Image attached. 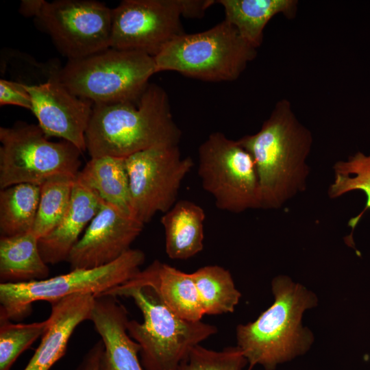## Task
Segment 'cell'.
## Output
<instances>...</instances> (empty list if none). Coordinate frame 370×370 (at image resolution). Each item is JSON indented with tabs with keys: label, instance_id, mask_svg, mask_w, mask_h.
Returning <instances> with one entry per match:
<instances>
[{
	"label": "cell",
	"instance_id": "obj_26",
	"mask_svg": "<svg viewBox=\"0 0 370 370\" xmlns=\"http://www.w3.org/2000/svg\"><path fill=\"white\" fill-rule=\"evenodd\" d=\"M332 169L334 180L328 190L330 198H338L353 190H361L367 197L362 210L348 221L352 233L365 213L370 210V154L358 151L347 160L336 162Z\"/></svg>",
	"mask_w": 370,
	"mask_h": 370
},
{
	"label": "cell",
	"instance_id": "obj_11",
	"mask_svg": "<svg viewBox=\"0 0 370 370\" xmlns=\"http://www.w3.org/2000/svg\"><path fill=\"white\" fill-rule=\"evenodd\" d=\"M125 159L132 214L143 224L176 203L181 184L193 166L178 145L149 148Z\"/></svg>",
	"mask_w": 370,
	"mask_h": 370
},
{
	"label": "cell",
	"instance_id": "obj_24",
	"mask_svg": "<svg viewBox=\"0 0 370 370\" xmlns=\"http://www.w3.org/2000/svg\"><path fill=\"white\" fill-rule=\"evenodd\" d=\"M191 275L200 299L204 314L231 313L241 297L230 272L219 265H208L197 269Z\"/></svg>",
	"mask_w": 370,
	"mask_h": 370
},
{
	"label": "cell",
	"instance_id": "obj_17",
	"mask_svg": "<svg viewBox=\"0 0 370 370\" xmlns=\"http://www.w3.org/2000/svg\"><path fill=\"white\" fill-rule=\"evenodd\" d=\"M94 301L93 295L78 293L51 303L47 329L23 370H49L62 358L76 328L90 320Z\"/></svg>",
	"mask_w": 370,
	"mask_h": 370
},
{
	"label": "cell",
	"instance_id": "obj_27",
	"mask_svg": "<svg viewBox=\"0 0 370 370\" xmlns=\"http://www.w3.org/2000/svg\"><path fill=\"white\" fill-rule=\"evenodd\" d=\"M48 319L32 323L0 321V370H10L17 358L42 336Z\"/></svg>",
	"mask_w": 370,
	"mask_h": 370
},
{
	"label": "cell",
	"instance_id": "obj_29",
	"mask_svg": "<svg viewBox=\"0 0 370 370\" xmlns=\"http://www.w3.org/2000/svg\"><path fill=\"white\" fill-rule=\"evenodd\" d=\"M0 105H14L32 111V97L25 84L0 80Z\"/></svg>",
	"mask_w": 370,
	"mask_h": 370
},
{
	"label": "cell",
	"instance_id": "obj_30",
	"mask_svg": "<svg viewBox=\"0 0 370 370\" xmlns=\"http://www.w3.org/2000/svg\"><path fill=\"white\" fill-rule=\"evenodd\" d=\"M103 351V344L100 340L86 353L77 370H100V360Z\"/></svg>",
	"mask_w": 370,
	"mask_h": 370
},
{
	"label": "cell",
	"instance_id": "obj_6",
	"mask_svg": "<svg viewBox=\"0 0 370 370\" xmlns=\"http://www.w3.org/2000/svg\"><path fill=\"white\" fill-rule=\"evenodd\" d=\"M225 19L196 34H183L154 58L157 72L173 71L210 82L236 80L257 54Z\"/></svg>",
	"mask_w": 370,
	"mask_h": 370
},
{
	"label": "cell",
	"instance_id": "obj_20",
	"mask_svg": "<svg viewBox=\"0 0 370 370\" xmlns=\"http://www.w3.org/2000/svg\"><path fill=\"white\" fill-rule=\"evenodd\" d=\"M216 3L223 7L225 20L256 49L262 42L264 29L269 21L279 14L293 18L298 4L295 0H219Z\"/></svg>",
	"mask_w": 370,
	"mask_h": 370
},
{
	"label": "cell",
	"instance_id": "obj_21",
	"mask_svg": "<svg viewBox=\"0 0 370 370\" xmlns=\"http://www.w3.org/2000/svg\"><path fill=\"white\" fill-rule=\"evenodd\" d=\"M38 241L32 231L1 236V283L31 282L48 278L49 269L41 256Z\"/></svg>",
	"mask_w": 370,
	"mask_h": 370
},
{
	"label": "cell",
	"instance_id": "obj_4",
	"mask_svg": "<svg viewBox=\"0 0 370 370\" xmlns=\"http://www.w3.org/2000/svg\"><path fill=\"white\" fill-rule=\"evenodd\" d=\"M104 294L131 297L141 311L143 321L129 320L127 332L140 345L139 358L145 370H175L193 347L218 331L201 320L179 317L149 287Z\"/></svg>",
	"mask_w": 370,
	"mask_h": 370
},
{
	"label": "cell",
	"instance_id": "obj_14",
	"mask_svg": "<svg viewBox=\"0 0 370 370\" xmlns=\"http://www.w3.org/2000/svg\"><path fill=\"white\" fill-rule=\"evenodd\" d=\"M25 86L32 97V112L45 135L60 138L82 152L86 151L85 134L94 103L69 90L56 71L45 82Z\"/></svg>",
	"mask_w": 370,
	"mask_h": 370
},
{
	"label": "cell",
	"instance_id": "obj_5",
	"mask_svg": "<svg viewBox=\"0 0 370 370\" xmlns=\"http://www.w3.org/2000/svg\"><path fill=\"white\" fill-rule=\"evenodd\" d=\"M156 73L153 57L112 47L81 59L68 60L56 71L58 79L69 90L94 104L136 100Z\"/></svg>",
	"mask_w": 370,
	"mask_h": 370
},
{
	"label": "cell",
	"instance_id": "obj_25",
	"mask_svg": "<svg viewBox=\"0 0 370 370\" xmlns=\"http://www.w3.org/2000/svg\"><path fill=\"white\" fill-rule=\"evenodd\" d=\"M75 180L71 177L56 176L40 185L39 204L32 230L39 239L51 232L65 215Z\"/></svg>",
	"mask_w": 370,
	"mask_h": 370
},
{
	"label": "cell",
	"instance_id": "obj_18",
	"mask_svg": "<svg viewBox=\"0 0 370 370\" xmlns=\"http://www.w3.org/2000/svg\"><path fill=\"white\" fill-rule=\"evenodd\" d=\"M103 202L95 192L75 180L67 212L59 224L38 241L41 256L47 264L66 261L80 234Z\"/></svg>",
	"mask_w": 370,
	"mask_h": 370
},
{
	"label": "cell",
	"instance_id": "obj_28",
	"mask_svg": "<svg viewBox=\"0 0 370 370\" xmlns=\"http://www.w3.org/2000/svg\"><path fill=\"white\" fill-rule=\"evenodd\" d=\"M248 362L237 347L214 351L197 345L175 370H245ZM248 367L246 370H252Z\"/></svg>",
	"mask_w": 370,
	"mask_h": 370
},
{
	"label": "cell",
	"instance_id": "obj_16",
	"mask_svg": "<svg viewBox=\"0 0 370 370\" xmlns=\"http://www.w3.org/2000/svg\"><path fill=\"white\" fill-rule=\"evenodd\" d=\"M142 287L151 288L172 312L183 319L201 321L204 315L191 273L158 260L105 293Z\"/></svg>",
	"mask_w": 370,
	"mask_h": 370
},
{
	"label": "cell",
	"instance_id": "obj_1",
	"mask_svg": "<svg viewBox=\"0 0 370 370\" xmlns=\"http://www.w3.org/2000/svg\"><path fill=\"white\" fill-rule=\"evenodd\" d=\"M238 140L255 162L261 208L278 209L306 189L312 134L297 119L290 101H278L258 132Z\"/></svg>",
	"mask_w": 370,
	"mask_h": 370
},
{
	"label": "cell",
	"instance_id": "obj_15",
	"mask_svg": "<svg viewBox=\"0 0 370 370\" xmlns=\"http://www.w3.org/2000/svg\"><path fill=\"white\" fill-rule=\"evenodd\" d=\"M90 320L103 344L100 370H145L140 345L127 332V311L117 297L95 296Z\"/></svg>",
	"mask_w": 370,
	"mask_h": 370
},
{
	"label": "cell",
	"instance_id": "obj_9",
	"mask_svg": "<svg viewBox=\"0 0 370 370\" xmlns=\"http://www.w3.org/2000/svg\"><path fill=\"white\" fill-rule=\"evenodd\" d=\"M112 10L92 0H25L20 11L34 16L69 60L110 47Z\"/></svg>",
	"mask_w": 370,
	"mask_h": 370
},
{
	"label": "cell",
	"instance_id": "obj_2",
	"mask_svg": "<svg viewBox=\"0 0 370 370\" xmlns=\"http://www.w3.org/2000/svg\"><path fill=\"white\" fill-rule=\"evenodd\" d=\"M181 135L166 92L149 83L136 100L94 104L86 149L90 158H125L149 148L178 145Z\"/></svg>",
	"mask_w": 370,
	"mask_h": 370
},
{
	"label": "cell",
	"instance_id": "obj_3",
	"mask_svg": "<svg viewBox=\"0 0 370 370\" xmlns=\"http://www.w3.org/2000/svg\"><path fill=\"white\" fill-rule=\"evenodd\" d=\"M271 291L273 304L255 321L236 329V346L249 367L264 370H275L310 350L314 337L302 319L319 301L314 293L284 275L273 278Z\"/></svg>",
	"mask_w": 370,
	"mask_h": 370
},
{
	"label": "cell",
	"instance_id": "obj_13",
	"mask_svg": "<svg viewBox=\"0 0 370 370\" xmlns=\"http://www.w3.org/2000/svg\"><path fill=\"white\" fill-rule=\"evenodd\" d=\"M143 226L132 215L104 201L68 256L71 270L95 268L116 260L131 249Z\"/></svg>",
	"mask_w": 370,
	"mask_h": 370
},
{
	"label": "cell",
	"instance_id": "obj_12",
	"mask_svg": "<svg viewBox=\"0 0 370 370\" xmlns=\"http://www.w3.org/2000/svg\"><path fill=\"white\" fill-rule=\"evenodd\" d=\"M181 0H124L112 10L110 47L157 56L184 34Z\"/></svg>",
	"mask_w": 370,
	"mask_h": 370
},
{
	"label": "cell",
	"instance_id": "obj_8",
	"mask_svg": "<svg viewBox=\"0 0 370 370\" xmlns=\"http://www.w3.org/2000/svg\"><path fill=\"white\" fill-rule=\"evenodd\" d=\"M38 125L18 122L0 127V188L41 185L56 176L76 178L82 151L72 143L52 142Z\"/></svg>",
	"mask_w": 370,
	"mask_h": 370
},
{
	"label": "cell",
	"instance_id": "obj_7",
	"mask_svg": "<svg viewBox=\"0 0 370 370\" xmlns=\"http://www.w3.org/2000/svg\"><path fill=\"white\" fill-rule=\"evenodd\" d=\"M145 255L130 249L116 260L90 269L70 272L42 280L0 284V321H20L30 314L38 301L50 303L78 293L95 297L127 282L144 263Z\"/></svg>",
	"mask_w": 370,
	"mask_h": 370
},
{
	"label": "cell",
	"instance_id": "obj_22",
	"mask_svg": "<svg viewBox=\"0 0 370 370\" xmlns=\"http://www.w3.org/2000/svg\"><path fill=\"white\" fill-rule=\"evenodd\" d=\"M76 180L95 192L103 201L132 215L125 158L113 156L90 158L80 169Z\"/></svg>",
	"mask_w": 370,
	"mask_h": 370
},
{
	"label": "cell",
	"instance_id": "obj_19",
	"mask_svg": "<svg viewBox=\"0 0 370 370\" xmlns=\"http://www.w3.org/2000/svg\"><path fill=\"white\" fill-rule=\"evenodd\" d=\"M204 209L189 200H180L161 218L165 233V251L169 258L186 260L204 248Z\"/></svg>",
	"mask_w": 370,
	"mask_h": 370
},
{
	"label": "cell",
	"instance_id": "obj_23",
	"mask_svg": "<svg viewBox=\"0 0 370 370\" xmlns=\"http://www.w3.org/2000/svg\"><path fill=\"white\" fill-rule=\"evenodd\" d=\"M40 186L22 183L1 189V236L32 230L39 204Z\"/></svg>",
	"mask_w": 370,
	"mask_h": 370
},
{
	"label": "cell",
	"instance_id": "obj_10",
	"mask_svg": "<svg viewBox=\"0 0 370 370\" xmlns=\"http://www.w3.org/2000/svg\"><path fill=\"white\" fill-rule=\"evenodd\" d=\"M198 175L217 208L233 213L261 208L255 162L238 140L210 134L199 147Z\"/></svg>",
	"mask_w": 370,
	"mask_h": 370
},
{
	"label": "cell",
	"instance_id": "obj_31",
	"mask_svg": "<svg viewBox=\"0 0 370 370\" xmlns=\"http://www.w3.org/2000/svg\"><path fill=\"white\" fill-rule=\"evenodd\" d=\"M182 16L188 17H200L207 8L216 1L212 0H181Z\"/></svg>",
	"mask_w": 370,
	"mask_h": 370
}]
</instances>
